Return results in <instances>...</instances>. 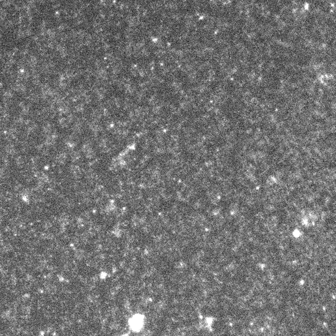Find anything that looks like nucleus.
<instances>
[{
  "mask_svg": "<svg viewBox=\"0 0 336 336\" xmlns=\"http://www.w3.org/2000/svg\"><path fill=\"white\" fill-rule=\"evenodd\" d=\"M141 319H140L139 317H137L136 319H133V322H132V326L133 327V328H135L136 329L137 327H140L141 326Z\"/></svg>",
  "mask_w": 336,
  "mask_h": 336,
  "instance_id": "obj_1",
  "label": "nucleus"
}]
</instances>
